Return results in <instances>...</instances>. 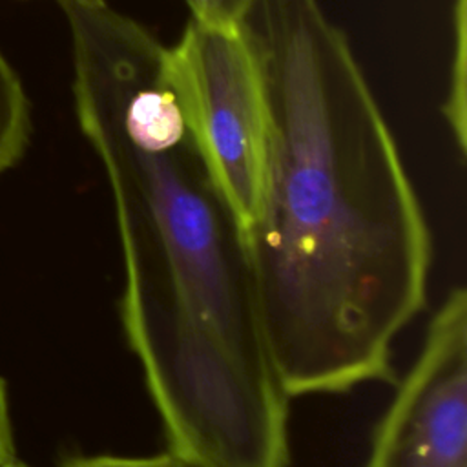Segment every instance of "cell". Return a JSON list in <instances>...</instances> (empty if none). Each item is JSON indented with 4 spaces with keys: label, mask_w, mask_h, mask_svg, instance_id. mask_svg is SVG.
<instances>
[{
    "label": "cell",
    "mask_w": 467,
    "mask_h": 467,
    "mask_svg": "<svg viewBox=\"0 0 467 467\" xmlns=\"http://www.w3.org/2000/svg\"><path fill=\"white\" fill-rule=\"evenodd\" d=\"M106 171L124 261L120 317L168 451L206 467H288L244 228L171 86L128 77L77 113Z\"/></svg>",
    "instance_id": "obj_2"
},
{
    "label": "cell",
    "mask_w": 467,
    "mask_h": 467,
    "mask_svg": "<svg viewBox=\"0 0 467 467\" xmlns=\"http://www.w3.org/2000/svg\"><path fill=\"white\" fill-rule=\"evenodd\" d=\"M365 467H467V294L454 288L374 429Z\"/></svg>",
    "instance_id": "obj_4"
},
{
    "label": "cell",
    "mask_w": 467,
    "mask_h": 467,
    "mask_svg": "<svg viewBox=\"0 0 467 467\" xmlns=\"http://www.w3.org/2000/svg\"><path fill=\"white\" fill-rule=\"evenodd\" d=\"M190 18L215 27H235L244 22L255 0H184Z\"/></svg>",
    "instance_id": "obj_8"
},
{
    "label": "cell",
    "mask_w": 467,
    "mask_h": 467,
    "mask_svg": "<svg viewBox=\"0 0 467 467\" xmlns=\"http://www.w3.org/2000/svg\"><path fill=\"white\" fill-rule=\"evenodd\" d=\"M465 0H456L452 9V33H454V44H452V64H451V82H449V93L443 104V117L449 122V128L456 139V146L465 153Z\"/></svg>",
    "instance_id": "obj_6"
},
{
    "label": "cell",
    "mask_w": 467,
    "mask_h": 467,
    "mask_svg": "<svg viewBox=\"0 0 467 467\" xmlns=\"http://www.w3.org/2000/svg\"><path fill=\"white\" fill-rule=\"evenodd\" d=\"M0 467H27L24 462H20L18 458H13V460H9V462H5V463H2Z\"/></svg>",
    "instance_id": "obj_9"
},
{
    "label": "cell",
    "mask_w": 467,
    "mask_h": 467,
    "mask_svg": "<svg viewBox=\"0 0 467 467\" xmlns=\"http://www.w3.org/2000/svg\"><path fill=\"white\" fill-rule=\"evenodd\" d=\"M62 467H206L186 460L171 451L150 456H122V454H91L77 456L62 463Z\"/></svg>",
    "instance_id": "obj_7"
},
{
    "label": "cell",
    "mask_w": 467,
    "mask_h": 467,
    "mask_svg": "<svg viewBox=\"0 0 467 467\" xmlns=\"http://www.w3.org/2000/svg\"><path fill=\"white\" fill-rule=\"evenodd\" d=\"M275 150L244 226L268 352L288 398L392 379L427 299L429 224L394 133L319 0H255Z\"/></svg>",
    "instance_id": "obj_1"
},
{
    "label": "cell",
    "mask_w": 467,
    "mask_h": 467,
    "mask_svg": "<svg viewBox=\"0 0 467 467\" xmlns=\"http://www.w3.org/2000/svg\"><path fill=\"white\" fill-rule=\"evenodd\" d=\"M31 133L29 97L16 69L0 51V175L22 161Z\"/></svg>",
    "instance_id": "obj_5"
},
{
    "label": "cell",
    "mask_w": 467,
    "mask_h": 467,
    "mask_svg": "<svg viewBox=\"0 0 467 467\" xmlns=\"http://www.w3.org/2000/svg\"><path fill=\"white\" fill-rule=\"evenodd\" d=\"M166 73L213 181L244 228L275 150L268 80L248 26L215 27L190 18L166 47Z\"/></svg>",
    "instance_id": "obj_3"
}]
</instances>
